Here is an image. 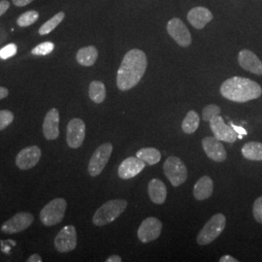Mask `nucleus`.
I'll list each match as a JSON object with an SVG mask.
<instances>
[{
	"label": "nucleus",
	"mask_w": 262,
	"mask_h": 262,
	"mask_svg": "<svg viewBox=\"0 0 262 262\" xmlns=\"http://www.w3.org/2000/svg\"><path fill=\"white\" fill-rule=\"evenodd\" d=\"M55 247L59 253H69L77 247V231L75 226L66 225L56 235Z\"/></svg>",
	"instance_id": "10"
},
{
	"label": "nucleus",
	"mask_w": 262,
	"mask_h": 262,
	"mask_svg": "<svg viewBox=\"0 0 262 262\" xmlns=\"http://www.w3.org/2000/svg\"><path fill=\"white\" fill-rule=\"evenodd\" d=\"M14 121V114L8 110L0 111V131L5 129Z\"/></svg>",
	"instance_id": "31"
},
{
	"label": "nucleus",
	"mask_w": 262,
	"mask_h": 262,
	"mask_svg": "<svg viewBox=\"0 0 262 262\" xmlns=\"http://www.w3.org/2000/svg\"><path fill=\"white\" fill-rule=\"evenodd\" d=\"M146 167V162L137 157H130L124 159L121 163L118 174L122 180H129L134 178Z\"/></svg>",
	"instance_id": "14"
},
{
	"label": "nucleus",
	"mask_w": 262,
	"mask_h": 262,
	"mask_svg": "<svg viewBox=\"0 0 262 262\" xmlns=\"http://www.w3.org/2000/svg\"><path fill=\"white\" fill-rule=\"evenodd\" d=\"M112 151L113 145L111 143H104L95 150L88 167L89 174L92 177H96L100 175V173H102L103 169L111 158Z\"/></svg>",
	"instance_id": "7"
},
{
	"label": "nucleus",
	"mask_w": 262,
	"mask_h": 262,
	"mask_svg": "<svg viewBox=\"0 0 262 262\" xmlns=\"http://www.w3.org/2000/svg\"><path fill=\"white\" fill-rule=\"evenodd\" d=\"M64 17H66V14L63 12H59L56 14L52 19H49L41 28H39V34L46 35L50 32H52L63 20Z\"/></svg>",
	"instance_id": "27"
},
{
	"label": "nucleus",
	"mask_w": 262,
	"mask_h": 262,
	"mask_svg": "<svg viewBox=\"0 0 262 262\" xmlns=\"http://www.w3.org/2000/svg\"><path fill=\"white\" fill-rule=\"evenodd\" d=\"M127 207V201L124 199H113L104 203L94 214L93 223L96 226H104L117 220Z\"/></svg>",
	"instance_id": "3"
},
{
	"label": "nucleus",
	"mask_w": 262,
	"mask_h": 262,
	"mask_svg": "<svg viewBox=\"0 0 262 262\" xmlns=\"http://www.w3.org/2000/svg\"><path fill=\"white\" fill-rule=\"evenodd\" d=\"M187 20L189 24L196 28V29H203L213 19V14L211 11L205 7H194L187 13Z\"/></svg>",
	"instance_id": "19"
},
{
	"label": "nucleus",
	"mask_w": 262,
	"mask_h": 262,
	"mask_svg": "<svg viewBox=\"0 0 262 262\" xmlns=\"http://www.w3.org/2000/svg\"><path fill=\"white\" fill-rule=\"evenodd\" d=\"M85 137V124L81 119H72L68 122L66 130L67 145L71 149H78L84 143Z\"/></svg>",
	"instance_id": "12"
},
{
	"label": "nucleus",
	"mask_w": 262,
	"mask_h": 262,
	"mask_svg": "<svg viewBox=\"0 0 262 262\" xmlns=\"http://www.w3.org/2000/svg\"><path fill=\"white\" fill-rule=\"evenodd\" d=\"M28 262H42V258L41 256L37 254V253H34L32 255H30L28 258Z\"/></svg>",
	"instance_id": "37"
},
{
	"label": "nucleus",
	"mask_w": 262,
	"mask_h": 262,
	"mask_svg": "<svg viewBox=\"0 0 262 262\" xmlns=\"http://www.w3.org/2000/svg\"><path fill=\"white\" fill-rule=\"evenodd\" d=\"M98 57V51L94 46L81 48L76 55L79 64L83 66H93Z\"/></svg>",
	"instance_id": "22"
},
{
	"label": "nucleus",
	"mask_w": 262,
	"mask_h": 262,
	"mask_svg": "<svg viewBox=\"0 0 262 262\" xmlns=\"http://www.w3.org/2000/svg\"><path fill=\"white\" fill-rule=\"evenodd\" d=\"M200 118L195 111H189L182 122V129L186 134H192L198 129Z\"/></svg>",
	"instance_id": "26"
},
{
	"label": "nucleus",
	"mask_w": 262,
	"mask_h": 262,
	"mask_svg": "<svg viewBox=\"0 0 262 262\" xmlns=\"http://www.w3.org/2000/svg\"><path fill=\"white\" fill-rule=\"evenodd\" d=\"M34 217L30 213L20 212L4 223L1 226V231L6 234L19 233L32 225Z\"/></svg>",
	"instance_id": "11"
},
{
	"label": "nucleus",
	"mask_w": 262,
	"mask_h": 262,
	"mask_svg": "<svg viewBox=\"0 0 262 262\" xmlns=\"http://www.w3.org/2000/svg\"><path fill=\"white\" fill-rule=\"evenodd\" d=\"M162 231V223L155 216L147 217L138 228V239L142 243H150L157 240Z\"/></svg>",
	"instance_id": "9"
},
{
	"label": "nucleus",
	"mask_w": 262,
	"mask_h": 262,
	"mask_svg": "<svg viewBox=\"0 0 262 262\" xmlns=\"http://www.w3.org/2000/svg\"><path fill=\"white\" fill-rule=\"evenodd\" d=\"M89 96L94 103H102L106 98V88L100 81H94L90 84Z\"/></svg>",
	"instance_id": "24"
},
{
	"label": "nucleus",
	"mask_w": 262,
	"mask_h": 262,
	"mask_svg": "<svg viewBox=\"0 0 262 262\" xmlns=\"http://www.w3.org/2000/svg\"><path fill=\"white\" fill-rule=\"evenodd\" d=\"M17 54V46L15 44H8L7 46L2 48L0 50V58L7 59Z\"/></svg>",
	"instance_id": "32"
},
{
	"label": "nucleus",
	"mask_w": 262,
	"mask_h": 262,
	"mask_svg": "<svg viewBox=\"0 0 262 262\" xmlns=\"http://www.w3.org/2000/svg\"><path fill=\"white\" fill-rule=\"evenodd\" d=\"M67 202L63 198H55L40 212V221L45 226H54L62 222L66 215Z\"/></svg>",
	"instance_id": "5"
},
{
	"label": "nucleus",
	"mask_w": 262,
	"mask_h": 262,
	"mask_svg": "<svg viewBox=\"0 0 262 262\" xmlns=\"http://www.w3.org/2000/svg\"><path fill=\"white\" fill-rule=\"evenodd\" d=\"M167 32L181 47H188L192 42L191 34L184 21L179 18L170 19L167 24Z\"/></svg>",
	"instance_id": "8"
},
{
	"label": "nucleus",
	"mask_w": 262,
	"mask_h": 262,
	"mask_svg": "<svg viewBox=\"0 0 262 262\" xmlns=\"http://www.w3.org/2000/svg\"><path fill=\"white\" fill-rule=\"evenodd\" d=\"M220 113H221V108L217 105L215 104L207 105L202 111V119L204 122H210L212 119L219 116Z\"/></svg>",
	"instance_id": "30"
},
{
	"label": "nucleus",
	"mask_w": 262,
	"mask_h": 262,
	"mask_svg": "<svg viewBox=\"0 0 262 262\" xmlns=\"http://www.w3.org/2000/svg\"><path fill=\"white\" fill-rule=\"evenodd\" d=\"M231 125H232V127L234 128V130L238 133V134H240V133H243V134H247V131L245 130L244 128L242 127H238V126H236V125H233L232 123H231Z\"/></svg>",
	"instance_id": "40"
},
{
	"label": "nucleus",
	"mask_w": 262,
	"mask_h": 262,
	"mask_svg": "<svg viewBox=\"0 0 262 262\" xmlns=\"http://www.w3.org/2000/svg\"><path fill=\"white\" fill-rule=\"evenodd\" d=\"M253 216L254 220L262 225V196L258 197L254 203L253 209Z\"/></svg>",
	"instance_id": "33"
},
{
	"label": "nucleus",
	"mask_w": 262,
	"mask_h": 262,
	"mask_svg": "<svg viewBox=\"0 0 262 262\" xmlns=\"http://www.w3.org/2000/svg\"><path fill=\"white\" fill-rule=\"evenodd\" d=\"M122 257H121L120 255H116V254L109 256V257L106 259V261L107 262H122Z\"/></svg>",
	"instance_id": "38"
},
{
	"label": "nucleus",
	"mask_w": 262,
	"mask_h": 262,
	"mask_svg": "<svg viewBox=\"0 0 262 262\" xmlns=\"http://www.w3.org/2000/svg\"><path fill=\"white\" fill-rule=\"evenodd\" d=\"M148 66L146 54L139 49H132L125 54L117 74V85L126 92L139 84Z\"/></svg>",
	"instance_id": "1"
},
{
	"label": "nucleus",
	"mask_w": 262,
	"mask_h": 262,
	"mask_svg": "<svg viewBox=\"0 0 262 262\" xmlns=\"http://www.w3.org/2000/svg\"><path fill=\"white\" fill-rule=\"evenodd\" d=\"M59 113L54 108L47 113L43 122V134L47 140H56L59 136Z\"/></svg>",
	"instance_id": "18"
},
{
	"label": "nucleus",
	"mask_w": 262,
	"mask_h": 262,
	"mask_svg": "<svg viewBox=\"0 0 262 262\" xmlns=\"http://www.w3.org/2000/svg\"><path fill=\"white\" fill-rule=\"evenodd\" d=\"M38 18H39V14H38L37 11L30 10L19 16L17 19V24L20 28H27V27L33 25L37 20Z\"/></svg>",
	"instance_id": "28"
},
{
	"label": "nucleus",
	"mask_w": 262,
	"mask_h": 262,
	"mask_svg": "<svg viewBox=\"0 0 262 262\" xmlns=\"http://www.w3.org/2000/svg\"><path fill=\"white\" fill-rule=\"evenodd\" d=\"M220 92L225 98L230 101L245 103L260 97L262 89L259 84L251 79L232 77L222 84Z\"/></svg>",
	"instance_id": "2"
},
{
	"label": "nucleus",
	"mask_w": 262,
	"mask_h": 262,
	"mask_svg": "<svg viewBox=\"0 0 262 262\" xmlns=\"http://www.w3.org/2000/svg\"><path fill=\"white\" fill-rule=\"evenodd\" d=\"M213 190H214L213 180L209 176H203L199 179L196 184L194 185L193 195L197 200L202 201L211 196L213 194Z\"/></svg>",
	"instance_id": "21"
},
{
	"label": "nucleus",
	"mask_w": 262,
	"mask_h": 262,
	"mask_svg": "<svg viewBox=\"0 0 262 262\" xmlns=\"http://www.w3.org/2000/svg\"><path fill=\"white\" fill-rule=\"evenodd\" d=\"M136 157L149 165H156L161 159V154L155 148H143L136 152Z\"/></svg>",
	"instance_id": "25"
},
{
	"label": "nucleus",
	"mask_w": 262,
	"mask_h": 262,
	"mask_svg": "<svg viewBox=\"0 0 262 262\" xmlns=\"http://www.w3.org/2000/svg\"><path fill=\"white\" fill-rule=\"evenodd\" d=\"M210 128L217 140L227 143H234L238 139V133L233 127L226 124L225 120L219 115L210 121Z\"/></svg>",
	"instance_id": "13"
},
{
	"label": "nucleus",
	"mask_w": 262,
	"mask_h": 262,
	"mask_svg": "<svg viewBox=\"0 0 262 262\" xmlns=\"http://www.w3.org/2000/svg\"><path fill=\"white\" fill-rule=\"evenodd\" d=\"M55 49V44L52 42H44L32 49L31 54L34 56H47Z\"/></svg>",
	"instance_id": "29"
},
{
	"label": "nucleus",
	"mask_w": 262,
	"mask_h": 262,
	"mask_svg": "<svg viewBox=\"0 0 262 262\" xmlns=\"http://www.w3.org/2000/svg\"><path fill=\"white\" fill-rule=\"evenodd\" d=\"M14 5L15 6H18V7H25L28 4H30L33 0H12Z\"/></svg>",
	"instance_id": "35"
},
{
	"label": "nucleus",
	"mask_w": 262,
	"mask_h": 262,
	"mask_svg": "<svg viewBox=\"0 0 262 262\" xmlns=\"http://www.w3.org/2000/svg\"><path fill=\"white\" fill-rule=\"evenodd\" d=\"M226 225V217L224 214L213 215L204 227L200 230L196 238V242L200 246H205L212 243L223 233Z\"/></svg>",
	"instance_id": "4"
},
{
	"label": "nucleus",
	"mask_w": 262,
	"mask_h": 262,
	"mask_svg": "<svg viewBox=\"0 0 262 262\" xmlns=\"http://www.w3.org/2000/svg\"><path fill=\"white\" fill-rule=\"evenodd\" d=\"M242 155L245 159L254 161H262V143L249 142L242 148Z\"/></svg>",
	"instance_id": "23"
},
{
	"label": "nucleus",
	"mask_w": 262,
	"mask_h": 262,
	"mask_svg": "<svg viewBox=\"0 0 262 262\" xmlns=\"http://www.w3.org/2000/svg\"><path fill=\"white\" fill-rule=\"evenodd\" d=\"M202 147L207 157L215 162H223L226 159L227 154L224 145L215 137H205L202 140Z\"/></svg>",
	"instance_id": "16"
},
{
	"label": "nucleus",
	"mask_w": 262,
	"mask_h": 262,
	"mask_svg": "<svg viewBox=\"0 0 262 262\" xmlns=\"http://www.w3.org/2000/svg\"><path fill=\"white\" fill-rule=\"evenodd\" d=\"M9 94V92L6 88H3V86H0V99H3L5 97H7Z\"/></svg>",
	"instance_id": "39"
},
{
	"label": "nucleus",
	"mask_w": 262,
	"mask_h": 262,
	"mask_svg": "<svg viewBox=\"0 0 262 262\" xmlns=\"http://www.w3.org/2000/svg\"><path fill=\"white\" fill-rule=\"evenodd\" d=\"M10 8V2L8 0H0V17L4 15Z\"/></svg>",
	"instance_id": "34"
},
{
	"label": "nucleus",
	"mask_w": 262,
	"mask_h": 262,
	"mask_svg": "<svg viewBox=\"0 0 262 262\" xmlns=\"http://www.w3.org/2000/svg\"><path fill=\"white\" fill-rule=\"evenodd\" d=\"M240 66L255 75H262V62L254 53L250 50H242L238 55Z\"/></svg>",
	"instance_id": "17"
},
{
	"label": "nucleus",
	"mask_w": 262,
	"mask_h": 262,
	"mask_svg": "<svg viewBox=\"0 0 262 262\" xmlns=\"http://www.w3.org/2000/svg\"><path fill=\"white\" fill-rule=\"evenodd\" d=\"M220 262H238V260L231 255H224L220 258Z\"/></svg>",
	"instance_id": "36"
},
{
	"label": "nucleus",
	"mask_w": 262,
	"mask_h": 262,
	"mask_svg": "<svg viewBox=\"0 0 262 262\" xmlns=\"http://www.w3.org/2000/svg\"><path fill=\"white\" fill-rule=\"evenodd\" d=\"M41 158V150L37 146H30L19 151L16 158V165L21 170L33 168Z\"/></svg>",
	"instance_id": "15"
},
{
	"label": "nucleus",
	"mask_w": 262,
	"mask_h": 262,
	"mask_svg": "<svg viewBox=\"0 0 262 262\" xmlns=\"http://www.w3.org/2000/svg\"><path fill=\"white\" fill-rule=\"evenodd\" d=\"M163 170L166 178L168 179L173 187H180L187 181V167L177 157H169L164 162Z\"/></svg>",
	"instance_id": "6"
},
{
	"label": "nucleus",
	"mask_w": 262,
	"mask_h": 262,
	"mask_svg": "<svg viewBox=\"0 0 262 262\" xmlns=\"http://www.w3.org/2000/svg\"><path fill=\"white\" fill-rule=\"evenodd\" d=\"M148 192L150 200L158 205H161L165 202L167 197V189L162 181L159 179L150 180L148 186Z\"/></svg>",
	"instance_id": "20"
}]
</instances>
